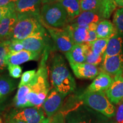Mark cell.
Listing matches in <instances>:
<instances>
[{"mask_svg":"<svg viewBox=\"0 0 123 123\" xmlns=\"http://www.w3.org/2000/svg\"><path fill=\"white\" fill-rule=\"evenodd\" d=\"M48 72L51 85L58 92L67 96L76 87V83L61 54L54 53L50 58Z\"/></svg>","mask_w":123,"mask_h":123,"instance_id":"6da1fadb","label":"cell"},{"mask_svg":"<svg viewBox=\"0 0 123 123\" xmlns=\"http://www.w3.org/2000/svg\"><path fill=\"white\" fill-rule=\"evenodd\" d=\"M18 20L8 40L22 41L37 35H47L41 18L33 15L17 14Z\"/></svg>","mask_w":123,"mask_h":123,"instance_id":"7a4b0ae2","label":"cell"},{"mask_svg":"<svg viewBox=\"0 0 123 123\" xmlns=\"http://www.w3.org/2000/svg\"><path fill=\"white\" fill-rule=\"evenodd\" d=\"M27 85L30 88L27 96L28 107L42 108L51 90L49 83V72L45 63H43L37 71L34 78Z\"/></svg>","mask_w":123,"mask_h":123,"instance_id":"3957f363","label":"cell"},{"mask_svg":"<svg viewBox=\"0 0 123 123\" xmlns=\"http://www.w3.org/2000/svg\"><path fill=\"white\" fill-rule=\"evenodd\" d=\"M40 18L44 27L58 29L63 28L69 21L67 12L58 1L42 5Z\"/></svg>","mask_w":123,"mask_h":123,"instance_id":"277c9868","label":"cell"},{"mask_svg":"<svg viewBox=\"0 0 123 123\" xmlns=\"http://www.w3.org/2000/svg\"><path fill=\"white\" fill-rule=\"evenodd\" d=\"M79 100L84 105L107 117H112L116 114V108L104 92L86 91L79 96Z\"/></svg>","mask_w":123,"mask_h":123,"instance_id":"5b68a950","label":"cell"},{"mask_svg":"<svg viewBox=\"0 0 123 123\" xmlns=\"http://www.w3.org/2000/svg\"><path fill=\"white\" fill-rule=\"evenodd\" d=\"M98 113L81 101L64 115L66 123H103L104 121L103 115Z\"/></svg>","mask_w":123,"mask_h":123,"instance_id":"8992f818","label":"cell"},{"mask_svg":"<svg viewBox=\"0 0 123 123\" xmlns=\"http://www.w3.org/2000/svg\"><path fill=\"white\" fill-rule=\"evenodd\" d=\"M45 119L43 110L37 107H26L14 110L7 118L19 120L26 123H41Z\"/></svg>","mask_w":123,"mask_h":123,"instance_id":"52a82bcc","label":"cell"},{"mask_svg":"<svg viewBox=\"0 0 123 123\" xmlns=\"http://www.w3.org/2000/svg\"><path fill=\"white\" fill-rule=\"evenodd\" d=\"M66 96V95L58 92L53 87L51 88L42 106V110L47 118L53 117L61 111Z\"/></svg>","mask_w":123,"mask_h":123,"instance_id":"ba28073f","label":"cell"},{"mask_svg":"<svg viewBox=\"0 0 123 123\" xmlns=\"http://www.w3.org/2000/svg\"><path fill=\"white\" fill-rule=\"evenodd\" d=\"M45 28L48 31L56 48L61 53H67L74 45L68 31L65 27L58 29L45 27Z\"/></svg>","mask_w":123,"mask_h":123,"instance_id":"9c48e42d","label":"cell"},{"mask_svg":"<svg viewBox=\"0 0 123 123\" xmlns=\"http://www.w3.org/2000/svg\"><path fill=\"white\" fill-rule=\"evenodd\" d=\"M100 70L111 76L123 74V52L116 56L103 58Z\"/></svg>","mask_w":123,"mask_h":123,"instance_id":"30bf717a","label":"cell"},{"mask_svg":"<svg viewBox=\"0 0 123 123\" xmlns=\"http://www.w3.org/2000/svg\"><path fill=\"white\" fill-rule=\"evenodd\" d=\"M41 56V54L23 50L18 52L9 51L5 59L7 65H20L27 62L38 61Z\"/></svg>","mask_w":123,"mask_h":123,"instance_id":"8fae6325","label":"cell"},{"mask_svg":"<svg viewBox=\"0 0 123 123\" xmlns=\"http://www.w3.org/2000/svg\"><path fill=\"white\" fill-rule=\"evenodd\" d=\"M70 65L75 76L79 79H93L100 73V70L98 66L87 63L70 64Z\"/></svg>","mask_w":123,"mask_h":123,"instance_id":"7c38bea8","label":"cell"},{"mask_svg":"<svg viewBox=\"0 0 123 123\" xmlns=\"http://www.w3.org/2000/svg\"><path fill=\"white\" fill-rule=\"evenodd\" d=\"M104 19L100 12H81L76 18L69 20L68 25L88 27L92 23L99 24Z\"/></svg>","mask_w":123,"mask_h":123,"instance_id":"4fadbf2b","label":"cell"},{"mask_svg":"<svg viewBox=\"0 0 123 123\" xmlns=\"http://www.w3.org/2000/svg\"><path fill=\"white\" fill-rule=\"evenodd\" d=\"M106 95L112 104H118L123 100V74L115 76L112 83L105 91Z\"/></svg>","mask_w":123,"mask_h":123,"instance_id":"5bb4252c","label":"cell"},{"mask_svg":"<svg viewBox=\"0 0 123 123\" xmlns=\"http://www.w3.org/2000/svg\"><path fill=\"white\" fill-rule=\"evenodd\" d=\"M15 6L17 14H25L40 17L42 6L40 0H17Z\"/></svg>","mask_w":123,"mask_h":123,"instance_id":"9a60e30c","label":"cell"},{"mask_svg":"<svg viewBox=\"0 0 123 123\" xmlns=\"http://www.w3.org/2000/svg\"><path fill=\"white\" fill-rule=\"evenodd\" d=\"M18 20L16 11L7 15L0 21V40H8Z\"/></svg>","mask_w":123,"mask_h":123,"instance_id":"2e32d148","label":"cell"},{"mask_svg":"<svg viewBox=\"0 0 123 123\" xmlns=\"http://www.w3.org/2000/svg\"><path fill=\"white\" fill-rule=\"evenodd\" d=\"M112 81L113 79L111 75L100 72L86 91L90 92H105L110 88Z\"/></svg>","mask_w":123,"mask_h":123,"instance_id":"e0dca14e","label":"cell"},{"mask_svg":"<svg viewBox=\"0 0 123 123\" xmlns=\"http://www.w3.org/2000/svg\"><path fill=\"white\" fill-rule=\"evenodd\" d=\"M46 37L47 35H37L27 38L20 41L24 46V50L41 54L46 46Z\"/></svg>","mask_w":123,"mask_h":123,"instance_id":"ac0fdd59","label":"cell"},{"mask_svg":"<svg viewBox=\"0 0 123 123\" xmlns=\"http://www.w3.org/2000/svg\"><path fill=\"white\" fill-rule=\"evenodd\" d=\"M123 52V39L117 33L109 38L103 59L116 56Z\"/></svg>","mask_w":123,"mask_h":123,"instance_id":"d6986e66","label":"cell"},{"mask_svg":"<svg viewBox=\"0 0 123 123\" xmlns=\"http://www.w3.org/2000/svg\"><path fill=\"white\" fill-rule=\"evenodd\" d=\"M64 27L68 31L74 44H83L86 43L88 35V27L67 25Z\"/></svg>","mask_w":123,"mask_h":123,"instance_id":"ffe728a7","label":"cell"},{"mask_svg":"<svg viewBox=\"0 0 123 123\" xmlns=\"http://www.w3.org/2000/svg\"><path fill=\"white\" fill-rule=\"evenodd\" d=\"M64 55L70 64L86 63V56L83 44H74L72 49Z\"/></svg>","mask_w":123,"mask_h":123,"instance_id":"44dd1931","label":"cell"},{"mask_svg":"<svg viewBox=\"0 0 123 123\" xmlns=\"http://www.w3.org/2000/svg\"><path fill=\"white\" fill-rule=\"evenodd\" d=\"M98 38L109 39L116 33L113 24L107 19H104L98 24L96 30Z\"/></svg>","mask_w":123,"mask_h":123,"instance_id":"7402d4cb","label":"cell"},{"mask_svg":"<svg viewBox=\"0 0 123 123\" xmlns=\"http://www.w3.org/2000/svg\"><path fill=\"white\" fill-rule=\"evenodd\" d=\"M58 2H59L65 9L68 16L69 20L76 18L81 13L79 0H60Z\"/></svg>","mask_w":123,"mask_h":123,"instance_id":"603a6c76","label":"cell"},{"mask_svg":"<svg viewBox=\"0 0 123 123\" xmlns=\"http://www.w3.org/2000/svg\"><path fill=\"white\" fill-rule=\"evenodd\" d=\"M79 1L81 12H100L102 15L104 5L105 2H107L104 0H79Z\"/></svg>","mask_w":123,"mask_h":123,"instance_id":"cb8c5ba5","label":"cell"},{"mask_svg":"<svg viewBox=\"0 0 123 123\" xmlns=\"http://www.w3.org/2000/svg\"><path fill=\"white\" fill-rule=\"evenodd\" d=\"M30 92V88L28 85L19 87L16 95L14 98V104L17 108H24L28 107L27 96Z\"/></svg>","mask_w":123,"mask_h":123,"instance_id":"d4e9b609","label":"cell"},{"mask_svg":"<svg viewBox=\"0 0 123 123\" xmlns=\"http://www.w3.org/2000/svg\"><path fill=\"white\" fill-rule=\"evenodd\" d=\"M15 88V82L12 77L0 75V93L2 99L13 92Z\"/></svg>","mask_w":123,"mask_h":123,"instance_id":"484cf974","label":"cell"},{"mask_svg":"<svg viewBox=\"0 0 123 123\" xmlns=\"http://www.w3.org/2000/svg\"><path fill=\"white\" fill-rule=\"evenodd\" d=\"M86 56V63L98 66L103 61V55H97L93 53L89 43L83 44Z\"/></svg>","mask_w":123,"mask_h":123,"instance_id":"4316f807","label":"cell"},{"mask_svg":"<svg viewBox=\"0 0 123 123\" xmlns=\"http://www.w3.org/2000/svg\"><path fill=\"white\" fill-rule=\"evenodd\" d=\"M9 42L10 40H0V75L7 68L5 59L9 52Z\"/></svg>","mask_w":123,"mask_h":123,"instance_id":"83f0119b","label":"cell"},{"mask_svg":"<svg viewBox=\"0 0 123 123\" xmlns=\"http://www.w3.org/2000/svg\"><path fill=\"white\" fill-rule=\"evenodd\" d=\"M108 39H104V38H98L96 41L89 43L93 53L97 55L103 56L104 52L107 48Z\"/></svg>","mask_w":123,"mask_h":123,"instance_id":"f1b7e54d","label":"cell"},{"mask_svg":"<svg viewBox=\"0 0 123 123\" xmlns=\"http://www.w3.org/2000/svg\"><path fill=\"white\" fill-rule=\"evenodd\" d=\"M113 24L117 33L123 34V7L118 9L113 17Z\"/></svg>","mask_w":123,"mask_h":123,"instance_id":"f546056e","label":"cell"},{"mask_svg":"<svg viewBox=\"0 0 123 123\" xmlns=\"http://www.w3.org/2000/svg\"><path fill=\"white\" fill-rule=\"evenodd\" d=\"M36 73V70H29L25 72L21 76V80H20L19 83L18 84V88L30 83V81L34 78Z\"/></svg>","mask_w":123,"mask_h":123,"instance_id":"4dcf8cb0","label":"cell"},{"mask_svg":"<svg viewBox=\"0 0 123 123\" xmlns=\"http://www.w3.org/2000/svg\"><path fill=\"white\" fill-rule=\"evenodd\" d=\"M7 69L9 71V75L13 78H19L22 76V68L19 65H12L9 64L7 66Z\"/></svg>","mask_w":123,"mask_h":123,"instance_id":"1f68e13d","label":"cell"},{"mask_svg":"<svg viewBox=\"0 0 123 123\" xmlns=\"http://www.w3.org/2000/svg\"><path fill=\"white\" fill-rule=\"evenodd\" d=\"M98 24L92 23V24L88 26V35L86 43L92 42L98 39V37H97V34L96 32Z\"/></svg>","mask_w":123,"mask_h":123,"instance_id":"d6a6232c","label":"cell"},{"mask_svg":"<svg viewBox=\"0 0 123 123\" xmlns=\"http://www.w3.org/2000/svg\"><path fill=\"white\" fill-rule=\"evenodd\" d=\"M15 11V4L9 5L6 6L0 7V21L3 19L5 17L10 13Z\"/></svg>","mask_w":123,"mask_h":123,"instance_id":"836d02e7","label":"cell"},{"mask_svg":"<svg viewBox=\"0 0 123 123\" xmlns=\"http://www.w3.org/2000/svg\"><path fill=\"white\" fill-rule=\"evenodd\" d=\"M9 51L18 52L24 50V46L20 41L10 40L9 46Z\"/></svg>","mask_w":123,"mask_h":123,"instance_id":"e575fe53","label":"cell"},{"mask_svg":"<svg viewBox=\"0 0 123 123\" xmlns=\"http://www.w3.org/2000/svg\"><path fill=\"white\" fill-rule=\"evenodd\" d=\"M117 105L115 114V123H123V100Z\"/></svg>","mask_w":123,"mask_h":123,"instance_id":"d590c367","label":"cell"},{"mask_svg":"<svg viewBox=\"0 0 123 123\" xmlns=\"http://www.w3.org/2000/svg\"><path fill=\"white\" fill-rule=\"evenodd\" d=\"M50 123H66L65 115L63 113L59 111L51 118Z\"/></svg>","mask_w":123,"mask_h":123,"instance_id":"8d00e7d4","label":"cell"},{"mask_svg":"<svg viewBox=\"0 0 123 123\" xmlns=\"http://www.w3.org/2000/svg\"><path fill=\"white\" fill-rule=\"evenodd\" d=\"M17 0H0V7L6 6L12 4H15Z\"/></svg>","mask_w":123,"mask_h":123,"instance_id":"74e56055","label":"cell"},{"mask_svg":"<svg viewBox=\"0 0 123 123\" xmlns=\"http://www.w3.org/2000/svg\"><path fill=\"white\" fill-rule=\"evenodd\" d=\"M7 123H26L24 121L15 119H7Z\"/></svg>","mask_w":123,"mask_h":123,"instance_id":"f35d334b","label":"cell"},{"mask_svg":"<svg viewBox=\"0 0 123 123\" xmlns=\"http://www.w3.org/2000/svg\"><path fill=\"white\" fill-rule=\"evenodd\" d=\"M117 6L123 7V0H115Z\"/></svg>","mask_w":123,"mask_h":123,"instance_id":"ab89813d","label":"cell"},{"mask_svg":"<svg viewBox=\"0 0 123 123\" xmlns=\"http://www.w3.org/2000/svg\"><path fill=\"white\" fill-rule=\"evenodd\" d=\"M42 2V5L48 4V3H51V2H54L56 1V0H40Z\"/></svg>","mask_w":123,"mask_h":123,"instance_id":"60d3db41","label":"cell"},{"mask_svg":"<svg viewBox=\"0 0 123 123\" xmlns=\"http://www.w3.org/2000/svg\"><path fill=\"white\" fill-rule=\"evenodd\" d=\"M51 121V118H46L41 123H50Z\"/></svg>","mask_w":123,"mask_h":123,"instance_id":"b9f144b4","label":"cell"},{"mask_svg":"<svg viewBox=\"0 0 123 123\" xmlns=\"http://www.w3.org/2000/svg\"><path fill=\"white\" fill-rule=\"evenodd\" d=\"M1 101L2 100H0V112L2 110V107L1 106Z\"/></svg>","mask_w":123,"mask_h":123,"instance_id":"7bdbcfd3","label":"cell"},{"mask_svg":"<svg viewBox=\"0 0 123 123\" xmlns=\"http://www.w3.org/2000/svg\"><path fill=\"white\" fill-rule=\"evenodd\" d=\"M0 123H2V120L0 118Z\"/></svg>","mask_w":123,"mask_h":123,"instance_id":"ee69618b","label":"cell"},{"mask_svg":"<svg viewBox=\"0 0 123 123\" xmlns=\"http://www.w3.org/2000/svg\"><path fill=\"white\" fill-rule=\"evenodd\" d=\"M111 1H115V0H111Z\"/></svg>","mask_w":123,"mask_h":123,"instance_id":"f6af8a7d","label":"cell"},{"mask_svg":"<svg viewBox=\"0 0 123 123\" xmlns=\"http://www.w3.org/2000/svg\"><path fill=\"white\" fill-rule=\"evenodd\" d=\"M104 1H108V0H104Z\"/></svg>","mask_w":123,"mask_h":123,"instance_id":"bcb514c9","label":"cell"},{"mask_svg":"<svg viewBox=\"0 0 123 123\" xmlns=\"http://www.w3.org/2000/svg\"><path fill=\"white\" fill-rule=\"evenodd\" d=\"M60 1V0H56V1Z\"/></svg>","mask_w":123,"mask_h":123,"instance_id":"7dc6e473","label":"cell"}]
</instances>
